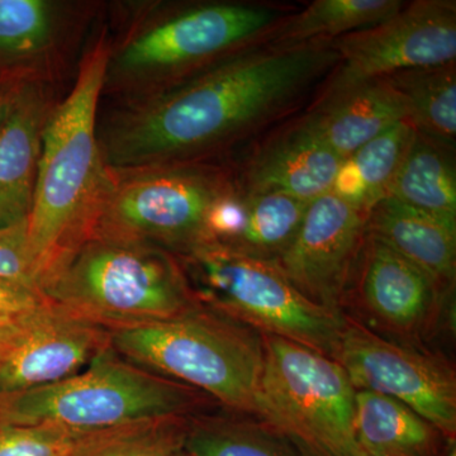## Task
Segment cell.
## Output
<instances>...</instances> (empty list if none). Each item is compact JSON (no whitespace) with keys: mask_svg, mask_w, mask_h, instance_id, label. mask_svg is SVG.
Returning <instances> with one entry per match:
<instances>
[{"mask_svg":"<svg viewBox=\"0 0 456 456\" xmlns=\"http://www.w3.org/2000/svg\"><path fill=\"white\" fill-rule=\"evenodd\" d=\"M42 294L0 278V314L23 316L46 303Z\"/></svg>","mask_w":456,"mask_h":456,"instance_id":"cell-30","label":"cell"},{"mask_svg":"<svg viewBox=\"0 0 456 456\" xmlns=\"http://www.w3.org/2000/svg\"><path fill=\"white\" fill-rule=\"evenodd\" d=\"M110 60V47L102 38L84 57L74 88L51 110L42 132L27 228L41 290L53 264L88 235L112 182L95 134Z\"/></svg>","mask_w":456,"mask_h":456,"instance_id":"cell-2","label":"cell"},{"mask_svg":"<svg viewBox=\"0 0 456 456\" xmlns=\"http://www.w3.org/2000/svg\"><path fill=\"white\" fill-rule=\"evenodd\" d=\"M179 456H187L184 454V452H182V454H180Z\"/></svg>","mask_w":456,"mask_h":456,"instance_id":"cell-36","label":"cell"},{"mask_svg":"<svg viewBox=\"0 0 456 456\" xmlns=\"http://www.w3.org/2000/svg\"><path fill=\"white\" fill-rule=\"evenodd\" d=\"M342 161L296 123L261 147L237 185L246 193L284 194L311 203L332 191Z\"/></svg>","mask_w":456,"mask_h":456,"instance_id":"cell-14","label":"cell"},{"mask_svg":"<svg viewBox=\"0 0 456 456\" xmlns=\"http://www.w3.org/2000/svg\"><path fill=\"white\" fill-rule=\"evenodd\" d=\"M187 428V417H171L114 428L77 456H179Z\"/></svg>","mask_w":456,"mask_h":456,"instance_id":"cell-27","label":"cell"},{"mask_svg":"<svg viewBox=\"0 0 456 456\" xmlns=\"http://www.w3.org/2000/svg\"><path fill=\"white\" fill-rule=\"evenodd\" d=\"M367 218L330 191L308 204L293 241L273 263L310 301L338 311L364 244Z\"/></svg>","mask_w":456,"mask_h":456,"instance_id":"cell-12","label":"cell"},{"mask_svg":"<svg viewBox=\"0 0 456 456\" xmlns=\"http://www.w3.org/2000/svg\"><path fill=\"white\" fill-rule=\"evenodd\" d=\"M27 228L28 224L0 228V278L42 294L40 272L29 248Z\"/></svg>","mask_w":456,"mask_h":456,"instance_id":"cell-29","label":"cell"},{"mask_svg":"<svg viewBox=\"0 0 456 456\" xmlns=\"http://www.w3.org/2000/svg\"><path fill=\"white\" fill-rule=\"evenodd\" d=\"M338 64L320 98L410 69L456 60V4L452 0L406 3L395 16L330 42Z\"/></svg>","mask_w":456,"mask_h":456,"instance_id":"cell-10","label":"cell"},{"mask_svg":"<svg viewBox=\"0 0 456 456\" xmlns=\"http://www.w3.org/2000/svg\"><path fill=\"white\" fill-rule=\"evenodd\" d=\"M26 79L14 80V82L3 84V86H0V130H2L5 118H7L9 110H11L12 104H13L18 86H20V84Z\"/></svg>","mask_w":456,"mask_h":456,"instance_id":"cell-32","label":"cell"},{"mask_svg":"<svg viewBox=\"0 0 456 456\" xmlns=\"http://www.w3.org/2000/svg\"><path fill=\"white\" fill-rule=\"evenodd\" d=\"M354 431L358 445L378 456H440L441 437L434 426L397 399L356 391Z\"/></svg>","mask_w":456,"mask_h":456,"instance_id":"cell-19","label":"cell"},{"mask_svg":"<svg viewBox=\"0 0 456 456\" xmlns=\"http://www.w3.org/2000/svg\"><path fill=\"white\" fill-rule=\"evenodd\" d=\"M407 121L406 108L386 77L318 98L297 125L341 159L388 130Z\"/></svg>","mask_w":456,"mask_h":456,"instance_id":"cell-16","label":"cell"},{"mask_svg":"<svg viewBox=\"0 0 456 456\" xmlns=\"http://www.w3.org/2000/svg\"><path fill=\"white\" fill-rule=\"evenodd\" d=\"M50 112L41 86L23 80L0 130V228L28 224Z\"/></svg>","mask_w":456,"mask_h":456,"instance_id":"cell-15","label":"cell"},{"mask_svg":"<svg viewBox=\"0 0 456 456\" xmlns=\"http://www.w3.org/2000/svg\"><path fill=\"white\" fill-rule=\"evenodd\" d=\"M448 456H456V450L452 448V452H449Z\"/></svg>","mask_w":456,"mask_h":456,"instance_id":"cell-35","label":"cell"},{"mask_svg":"<svg viewBox=\"0 0 456 456\" xmlns=\"http://www.w3.org/2000/svg\"><path fill=\"white\" fill-rule=\"evenodd\" d=\"M110 347L106 327L47 301L25 314L20 338L0 358V395L62 382Z\"/></svg>","mask_w":456,"mask_h":456,"instance_id":"cell-13","label":"cell"},{"mask_svg":"<svg viewBox=\"0 0 456 456\" xmlns=\"http://www.w3.org/2000/svg\"><path fill=\"white\" fill-rule=\"evenodd\" d=\"M110 431L46 424L0 425V456H77Z\"/></svg>","mask_w":456,"mask_h":456,"instance_id":"cell-28","label":"cell"},{"mask_svg":"<svg viewBox=\"0 0 456 456\" xmlns=\"http://www.w3.org/2000/svg\"><path fill=\"white\" fill-rule=\"evenodd\" d=\"M367 233L425 272L440 287L456 270V228L392 197L368 213Z\"/></svg>","mask_w":456,"mask_h":456,"instance_id":"cell-18","label":"cell"},{"mask_svg":"<svg viewBox=\"0 0 456 456\" xmlns=\"http://www.w3.org/2000/svg\"><path fill=\"white\" fill-rule=\"evenodd\" d=\"M244 193V230L230 248L259 259L275 261L293 241L310 203L284 194Z\"/></svg>","mask_w":456,"mask_h":456,"instance_id":"cell-24","label":"cell"},{"mask_svg":"<svg viewBox=\"0 0 456 456\" xmlns=\"http://www.w3.org/2000/svg\"><path fill=\"white\" fill-rule=\"evenodd\" d=\"M331 41L255 45L134 108L108 134L104 163L130 171L191 165L292 110L338 64Z\"/></svg>","mask_w":456,"mask_h":456,"instance_id":"cell-1","label":"cell"},{"mask_svg":"<svg viewBox=\"0 0 456 456\" xmlns=\"http://www.w3.org/2000/svg\"><path fill=\"white\" fill-rule=\"evenodd\" d=\"M404 4L401 0H316L307 8L284 17L264 44L293 47L335 40L388 20Z\"/></svg>","mask_w":456,"mask_h":456,"instance_id":"cell-22","label":"cell"},{"mask_svg":"<svg viewBox=\"0 0 456 456\" xmlns=\"http://www.w3.org/2000/svg\"><path fill=\"white\" fill-rule=\"evenodd\" d=\"M53 12L42 0H0V71H25L17 62L46 46Z\"/></svg>","mask_w":456,"mask_h":456,"instance_id":"cell-26","label":"cell"},{"mask_svg":"<svg viewBox=\"0 0 456 456\" xmlns=\"http://www.w3.org/2000/svg\"><path fill=\"white\" fill-rule=\"evenodd\" d=\"M187 456H301L268 431L227 419L188 421Z\"/></svg>","mask_w":456,"mask_h":456,"instance_id":"cell-25","label":"cell"},{"mask_svg":"<svg viewBox=\"0 0 456 456\" xmlns=\"http://www.w3.org/2000/svg\"><path fill=\"white\" fill-rule=\"evenodd\" d=\"M176 257L200 305L334 359L346 322L303 296L273 261L215 242Z\"/></svg>","mask_w":456,"mask_h":456,"instance_id":"cell-6","label":"cell"},{"mask_svg":"<svg viewBox=\"0 0 456 456\" xmlns=\"http://www.w3.org/2000/svg\"><path fill=\"white\" fill-rule=\"evenodd\" d=\"M360 253V292L369 311L399 331L421 326L434 308L439 285L368 233Z\"/></svg>","mask_w":456,"mask_h":456,"instance_id":"cell-17","label":"cell"},{"mask_svg":"<svg viewBox=\"0 0 456 456\" xmlns=\"http://www.w3.org/2000/svg\"><path fill=\"white\" fill-rule=\"evenodd\" d=\"M23 316H2L0 314V358L20 338L23 329Z\"/></svg>","mask_w":456,"mask_h":456,"instance_id":"cell-31","label":"cell"},{"mask_svg":"<svg viewBox=\"0 0 456 456\" xmlns=\"http://www.w3.org/2000/svg\"><path fill=\"white\" fill-rule=\"evenodd\" d=\"M110 346L123 358L264 419L263 341L197 310L141 325L114 327Z\"/></svg>","mask_w":456,"mask_h":456,"instance_id":"cell-4","label":"cell"},{"mask_svg":"<svg viewBox=\"0 0 456 456\" xmlns=\"http://www.w3.org/2000/svg\"><path fill=\"white\" fill-rule=\"evenodd\" d=\"M386 79L403 101L407 121L417 134L454 147L456 136V66L410 69Z\"/></svg>","mask_w":456,"mask_h":456,"instance_id":"cell-23","label":"cell"},{"mask_svg":"<svg viewBox=\"0 0 456 456\" xmlns=\"http://www.w3.org/2000/svg\"><path fill=\"white\" fill-rule=\"evenodd\" d=\"M334 359L356 391L397 399L444 437L455 439V377L439 360L384 340L355 323H345Z\"/></svg>","mask_w":456,"mask_h":456,"instance_id":"cell-11","label":"cell"},{"mask_svg":"<svg viewBox=\"0 0 456 456\" xmlns=\"http://www.w3.org/2000/svg\"><path fill=\"white\" fill-rule=\"evenodd\" d=\"M353 456H378L374 454H370V452H365V450H362V448L356 449V452H354Z\"/></svg>","mask_w":456,"mask_h":456,"instance_id":"cell-34","label":"cell"},{"mask_svg":"<svg viewBox=\"0 0 456 456\" xmlns=\"http://www.w3.org/2000/svg\"><path fill=\"white\" fill-rule=\"evenodd\" d=\"M454 147L417 134L388 196L456 228Z\"/></svg>","mask_w":456,"mask_h":456,"instance_id":"cell-20","label":"cell"},{"mask_svg":"<svg viewBox=\"0 0 456 456\" xmlns=\"http://www.w3.org/2000/svg\"><path fill=\"white\" fill-rule=\"evenodd\" d=\"M196 389L123 358L110 349L88 368L53 386L0 395V425H59L113 430L187 417L203 403Z\"/></svg>","mask_w":456,"mask_h":456,"instance_id":"cell-5","label":"cell"},{"mask_svg":"<svg viewBox=\"0 0 456 456\" xmlns=\"http://www.w3.org/2000/svg\"><path fill=\"white\" fill-rule=\"evenodd\" d=\"M232 185L224 174L194 165L130 171L117 180L112 175L88 235L187 253L204 244L213 203Z\"/></svg>","mask_w":456,"mask_h":456,"instance_id":"cell-8","label":"cell"},{"mask_svg":"<svg viewBox=\"0 0 456 456\" xmlns=\"http://www.w3.org/2000/svg\"><path fill=\"white\" fill-rule=\"evenodd\" d=\"M42 294L108 330L169 320L200 307L175 254L94 233L53 264Z\"/></svg>","mask_w":456,"mask_h":456,"instance_id":"cell-3","label":"cell"},{"mask_svg":"<svg viewBox=\"0 0 456 456\" xmlns=\"http://www.w3.org/2000/svg\"><path fill=\"white\" fill-rule=\"evenodd\" d=\"M261 379L266 422L301 456H353L355 393L345 369L325 354L263 335Z\"/></svg>","mask_w":456,"mask_h":456,"instance_id":"cell-7","label":"cell"},{"mask_svg":"<svg viewBox=\"0 0 456 456\" xmlns=\"http://www.w3.org/2000/svg\"><path fill=\"white\" fill-rule=\"evenodd\" d=\"M415 136V128L404 119L368 141L342 161L331 193L368 216L375 204L388 196Z\"/></svg>","mask_w":456,"mask_h":456,"instance_id":"cell-21","label":"cell"},{"mask_svg":"<svg viewBox=\"0 0 456 456\" xmlns=\"http://www.w3.org/2000/svg\"><path fill=\"white\" fill-rule=\"evenodd\" d=\"M20 79H26V74L22 71H0V86Z\"/></svg>","mask_w":456,"mask_h":456,"instance_id":"cell-33","label":"cell"},{"mask_svg":"<svg viewBox=\"0 0 456 456\" xmlns=\"http://www.w3.org/2000/svg\"><path fill=\"white\" fill-rule=\"evenodd\" d=\"M290 9L261 3H213L165 18L132 38L116 59L131 77H182L264 44Z\"/></svg>","mask_w":456,"mask_h":456,"instance_id":"cell-9","label":"cell"}]
</instances>
